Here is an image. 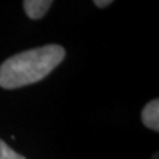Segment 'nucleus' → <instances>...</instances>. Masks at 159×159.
Segmentation results:
<instances>
[{
  "mask_svg": "<svg viewBox=\"0 0 159 159\" xmlns=\"http://www.w3.org/2000/svg\"><path fill=\"white\" fill-rule=\"evenodd\" d=\"M158 157H159L158 152H155V154H154V157H152V159H158Z\"/></svg>",
  "mask_w": 159,
  "mask_h": 159,
  "instance_id": "nucleus-6",
  "label": "nucleus"
},
{
  "mask_svg": "<svg viewBox=\"0 0 159 159\" xmlns=\"http://www.w3.org/2000/svg\"><path fill=\"white\" fill-rule=\"evenodd\" d=\"M142 122L146 127L151 129L154 131L159 130V99L155 98L150 101L143 107L141 114Z\"/></svg>",
  "mask_w": 159,
  "mask_h": 159,
  "instance_id": "nucleus-2",
  "label": "nucleus"
},
{
  "mask_svg": "<svg viewBox=\"0 0 159 159\" xmlns=\"http://www.w3.org/2000/svg\"><path fill=\"white\" fill-rule=\"evenodd\" d=\"M65 58V49L57 44L20 52L0 65V86L17 89L44 80Z\"/></svg>",
  "mask_w": 159,
  "mask_h": 159,
  "instance_id": "nucleus-1",
  "label": "nucleus"
},
{
  "mask_svg": "<svg viewBox=\"0 0 159 159\" xmlns=\"http://www.w3.org/2000/svg\"><path fill=\"white\" fill-rule=\"evenodd\" d=\"M0 159H27L12 150L3 139H0Z\"/></svg>",
  "mask_w": 159,
  "mask_h": 159,
  "instance_id": "nucleus-4",
  "label": "nucleus"
},
{
  "mask_svg": "<svg viewBox=\"0 0 159 159\" xmlns=\"http://www.w3.org/2000/svg\"><path fill=\"white\" fill-rule=\"evenodd\" d=\"M113 2L111 0H96V2H94V4H96V6L98 7V8H105V7H107V6H110Z\"/></svg>",
  "mask_w": 159,
  "mask_h": 159,
  "instance_id": "nucleus-5",
  "label": "nucleus"
},
{
  "mask_svg": "<svg viewBox=\"0 0 159 159\" xmlns=\"http://www.w3.org/2000/svg\"><path fill=\"white\" fill-rule=\"evenodd\" d=\"M52 4V0H25L23 3V7L29 19L39 20L44 17V15L49 11Z\"/></svg>",
  "mask_w": 159,
  "mask_h": 159,
  "instance_id": "nucleus-3",
  "label": "nucleus"
}]
</instances>
